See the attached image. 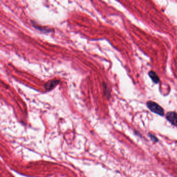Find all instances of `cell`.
Segmentation results:
<instances>
[{"label":"cell","mask_w":177,"mask_h":177,"mask_svg":"<svg viewBox=\"0 0 177 177\" xmlns=\"http://www.w3.org/2000/svg\"><path fill=\"white\" fill-rule=\"evenodd\" d=\"M146 106L150 111L160 116H164V115L163 109L162 108V106H160L159 104L155 102L149 101L146 102Z\"/></svg>","instance_id":"obj_1"},{"label":"cell","mask_w":177,"mask_h":177,"mask_svg":"<svg viewBox=\"0 0 177 177\" xmlns=\"http://www.w3.org/2000/svg\"><path fill=\"white\" fill-rule=\"evenodd\" d=\"M167 120L172 124L176 126H177V115L175 112H170L167 113L166 116Z\"/></svg>","instance_id":"obj_2"},{"label":"cell","mask_w":177,"mask_h":177,"mask_svg":"<svg viewBox=\"0 0 177 177\" xmlns=\"http://www.w3.org/2000/svg\"><path fill=\"white\" fill-rule=\"evenodd\" d=\"M59 82L58 80L50 81L45 85V88L47 91L51 90L58 84Z\"/></svg>","instance_id":"obj_3"},{"label":"cell","mask_w":177,"mask_h":177,"mask_svg":"<svg viewBox=\"0 0 177 177\" xmlns=\"http://www.w3.org/2000/svg\"><path fill=\"white\" fill-rule=\"evenodd\" d=\"M149 76L154 83L157 84L160 82V78H159V76H157V74L154 71H150L149 72Z\"/></svg>","instance_id":"obj_4"},{"label":"cell","mask_w":177,"mask_h":177,"mask_svg":"<svg viewBox=\"0 0 177 177\" xmlns=\"http://www.w3.org/2000/svg\"><path fill=\"white\" fill-rule=\"evenodd\" d=\"M150 137H151V138L152 139V140H154L155 141H157V138H155V137H154V135H150Z\"/></svg>","instance_id":"obj_5"}]
</instances>
